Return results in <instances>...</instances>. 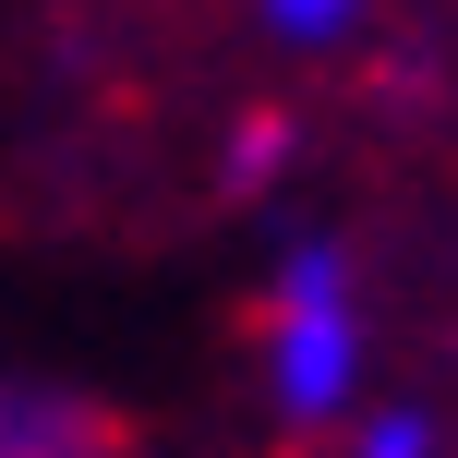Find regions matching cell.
I'll return each instance as SVG.
<instances>
[{
    "label": "cell",
    "instance_id": "obj_3",
    "mask_svg": "<svg viewBox=\"0 0 458 458\" xmlns=\"http://www.w3.org/2000/svg\"><path fill=\"white\" fill-rule=\"evenodd\" d=\"M253 13H266L277 48H338L350 24H362V0H253Z\"/></svg>",
    "mask_w": 458,
    "mask_h": 458
},
{
    "label": "cell",
    "instance_id": "obj_5",
    "mask_svg": "<svg viewBox=\"0 0 458 458\" xmlns=\"http://www.w3.org/2000/svg\"><path fill=\"white\" fill-rule=\"evenodd\" d=\"M338 458H435V422H422V411H374Z\"/></svg>",
    "mask_w": 458,
    "mask_h": 458
},
{
    "label": "cell",
    "instance_id": "obj_2",
    "mask_svg": "<svg viewBox=\"0 0 458 458\" xmlns=\"http://www.w3.org/2000/svg\"><path fill=\"white\" fill-rule=\"evenodd\" d=\"M0 458H109V422H97L85 398L0 386Z\"/></svg>",
    "mask_w": 458,
    "mask_h": 458
},
{
    "label": "cell",
    "instance_id": "obj_4",
    "mask_svg": "<svg viewBox=\"0 0 458 458\" xmlns=\"http://www.w3.org/2000/svg\"><path fill=\"white\" fill-rule=\"evenodd\" d=\"M277 157H290V121H277V109H242V121H229V193H266Z\"/></svg>",
    "mask_w": 458,
    "mask_h": 458
},
{
    "label": "cell",
    "instance_id": "obj_1",
    "mask_svg": "<svg viewBox=\"0 0 458 458\" xmlns=\"http://www.w3.org/2000/svg\"><path fill=\"white\" fill-rule=\"evenodd\" d=\"M350 386H362V314H350V253L338 242H301L277 266L266 301V398L290 435H326L350 422Z\"/></svg>",
    "mask_w": 458,
    "mask_h": 458
}]
</instances>
